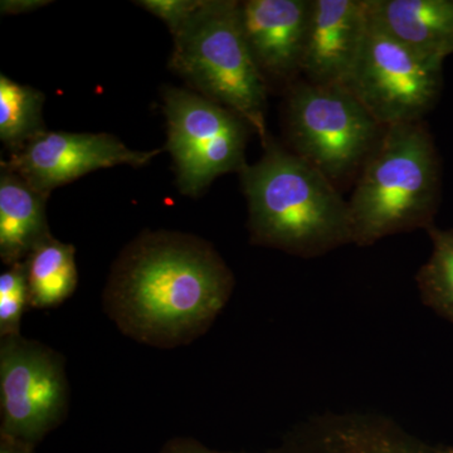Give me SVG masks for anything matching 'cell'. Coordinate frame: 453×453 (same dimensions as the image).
Listing matches in <instances>:
<instances>
[{
	"mask_svg": "<svg viewBox=\"0 0 453 453\" xmlns=\"http://www.w3.org/2000/svg\"><path fill=\"white\" fill-rule=\"evenodd\" d=\"M441 190L440 155L427 124L386 127L349 201L353 243L368 247L389 235L431 228Z\"/></svg>",
	"mask_w": 453,
	"mask_h": 453,
	"instance_id": "cell-3",
	"label": "cell"
},
{
	"mask_svg": "<svg viewBox=\"0 0 453 453\" xmlns=\"http://www.w3.org/2000/svg\"><path fill=\"white\" fill-rule=\"evenodd\" d=\"M31 309H52L73 294L79 282L76 250L53 235L38 244L25 261Z\"/></svg>",
	"mask_w": 453,
	"mask_h": 453,
	"instance_id": "cell-15",
	"label": "cell"
},
{
	"mask_svg": "<svg viewBox=\"0 0 453 453\" xmlns=\"http://www.w3.org/2000/svg\"><path fill=\"white\" fill-rule=\"evenodd\" d=\"M160 153V149L133 150L110 134L46 131L25 149L3 160L2 170L22 178L49 198L56 188L88 173L118 165L140 168Z\"/></svg>",
	"mask_w": 453,
	"mask_h": 453,
	"instance_id": "cell-9",
	"label": "cell"
},
{
	"mask_svg": "<svg viewBox=\"0 0 453 453\" xmlns=\"http://www.w3.org/2000/svg\"><path fill=\"white\" fill-rule=\"evenodd\" d=\"M169 67L202 96L237 113L267 144V81L244 37L240 2L204 0L174 35Z\"/></svg>",
	"mask_w": 453,
	"mask_h": 453,
	"instance_id": "cell-4",
	"label": "cell"
},
{
	"mask_svg": "<svg viewBox=\"0 0 453 453\" xmlns=\"http://www.w3.org/2000/svg\"><path fill=\"white\" fill-rule=\"evenodd\" d=\"M442 65L416 55L369 17L365 40L344 86L380 127L412 124L436 105Z\"/></svg>",
	"mask_w": 453,
	"mask_h": 453,
	"instance_id": "cell-7",
	"label": "cell"
},
{
	"mask_svg": "<svg viewBox=\"0 0 453 453\" xmlns=\"http://www.w3.org/2000/svg\"><path fill=\"white\" fill-rule=\"evenodd\" d=\"M31 308L25 262L0 275V338L20 335V323Z\"/></svg>",
	"mask_w": 453,
	"mask_h": 453,
	"instance_id": "cell-18",
	"label": "cell"
},
{
	"mask_svg": "<svg viewBox=\"0 0 453 453\" xmlns=\"http://www.w3.org/2000/svg\"><path fill=\"white\" fill-rule=\"evenodd\" d=\"M163 98L165 149L184 196L196 198L220 175L247 165L244 154L253 130L237 113L188 89L168 88Z\"/></svg>",
	"mask_w": 453,
	"mask_h": 453,
	"instance_id": "cell-6",
	"label": "cell"
},
{
	"mask_svg": "<svg viewBox=\"0 0 453 453\" xmlns=\"http://www.w3.org/2000/svg\"><path fill=\"white\" fill-rule=\"evenodd\" d=\"M203 2L204 0H140L135 4L162 19L174 37L192 19Z\"/></svg>",
	"mask_w": 453,
	"mask_h": 453,
	"instance_id": "cell-19",
	"label": "cell"
},
{
	"mask_svg": "<svg viewBox=\"0 0 453 453\" xmlns=\"http://www.w3.org/2000/svg\"><path fill=\"white\" fill-rule=\"evenodd\" d=\"M286 127L292 151L338 188L360 174L386 130L344 85L305 80L288 88Z\"/></svg>",
	"mask_w": 453,
	"mask_h": 453,
	"instance_id": "cell-5",
	"label": "cell"
},
{
	"mask_svg": "<svg viewBox=\"0 0 453 453\" xmlns=\"http://www.w3.org/2000/svg\"><path fill=\"white\" fill-rule=\"evenodd\" d=\"M264 149L240 173L251 242L303 258L353 243L349 202L339 188L273 139Z\"/></svg>",
	"mask_w": 453,
	"mask_h": 453,
	"instance_id": "cell-2",
	"label": "cell"
},
{
	"mask_svg": "<svg viewBox=\"0 0 453 453\" xmlns=\"http://www.w3.org/2000/svg\"><path fill=\"white\" fill-rule=\"evenodd\" d=\"M47 196L22 178L2 170L0 175V258L8 267L25 262L50 237Z\"/></svg>",
	"mask_w": 453,
	"mask_h": 453,
	"instance_id": "cell-14",
	"label": "cell"
},
{
	"mask_svg": "<svg viewBox=\"0 0 453 453\" xmlns=\"http://www.w3.org/2000/svg\"><path fill=\"white\" fill-rule=\"evenodd\" d=\"M312 0H246L241 23L256 65L266 81L288 82L301 74Z\"/></svg>",
	"mask_w": 453,
	"mask_h": 453,
	"instance_id": "cell-10",
	"label": "cell"
},
{
	"mask_svg": "<svg viewBox=\"0 0 453 453\" xmlns=\"http://www.w3.org/2000/svg\"><path fill=\"white\" fill-rule=\"evenodd\" d=\"M0 453H35V445L0 434Z\"/></svg>",
	"mask_w": 453,
	"mask_h": 453,
	"instance_id": "cell-22",
	"label": "cell"
},
{
	"mask_svg": "<svg viewBox=\"0 0 453 453\" xmlns=\"http://www.w3.org/2000/svg\"><path fill=\"white\" fill-rule=\"evenodd\" d=\"M268 453H442L380 414H325L301 423Z\"/></svg>",
	"mask_w": 453,
	"mask_h": 453,
	"instance_id": "cell-11",
	"label": "cell"
},
{
	"mask_svg": "<svg viewBox=\"0 0 453 453\" xmlns=\"http://www.w3.org/2000/svg\"><path fill=\"white\" fill-rule=\"evenodd\" d=\"M70 408L65 359L35 340L0 338V434L37 445Z\"/></svg>",
	"mask_w": 453,
	"mask_h": 453,
	"instance_id": "cell-8",
	"label": "cell"
},
{
	"mask_svg": "<svg viewBox=\"0 0 453 453\" xmlns=\"http://www.w3.org/2000/svg\"><path fill=\"white\" fill-rule=\"evenodd\" d=\"M159 453H238V452H219L203 446L193 438H173L168 441ZM244 453V452H241Z\"/></svg>",
	"mask_w": 453,
	"mask_h": 453,
	"instance_id": "cell-20",
	"label": "cell"
},
{
	"mask_svg": "<svg viewBox=\"0 0 453 453\" xmlns=\"http://www.w3.org/2000/svg\"><path fill=\"white\" fill-rule=\"evenodd\" d=\"M369 26L368 0H312L301 74L315 85H344Z\"/></svg>",
	"mask_w": 453,
	"mask_h": 453,
	"instance_id": "cell-12",
	"label": "cell"
},
{
	"mask_svg": "<svg viewBox=\"0 0 453 453\" xmlns=\"http://www.w3.org/2000/svg\"><path fill=\"white\" fill-rule=\"evenodd\" d=\"M234 288V273L207 241L145 231L113 264L104 310L125 336L149 347L179 348L208 332Z\"/></svg>",
	"mask_w": 453,
	"mask_h": 453,
	"instance_id": "cell-1",
	"label": "cell"
},
{
	"mask_svg": "<svg viewBox=\"0 0 453 453\" xmlns=\"http://www.w3.org/2000/svg\"><path fill=\"white\" fill-rule=\"evenodd\" d=\"M44 101L40 89L0 76V139L11 154L46 133L42 115Z\"/></svg>",
	"mask_w": 453,
	"mask_h": 453,
	"instance_id": "cell-16",
	"label": "cell"
},
{
	"mask_svg": "<svg viewBox=\"0 0 453 453\" xmlns=\"http://www.w3.org/2000/svg\"><path fill=\"white\" fill-rule=\"evenodd\" d=\"M369 17L416 55L443 65L453 55V0H368Z\"/></svg>",
	"mask_w": 453,
	"mask_h": 453,
	"instance_id": "cell-13",
	"label": "cell"
},
{
	"mask_svg": "<svg viewBox=\"0 0 453 453\" xmlns=\"http://www.w3.org/2000/svg\"><path fill=\"white\" fill-rule=\"evenodd\" d=\"M441 452H442V453H453V449H441Z\"/></svg>",
	"mask_w": 453,
	"mask_h": 453,
	"instance_id": "cell-23",
	"label": "cell"
},
{
	"mask_svg": "<svg viewBox=\"0 0 453 453\" xmlns=\"http://www.w3.org/2000/svg\"><path fill=\"white\" fill-rule=\"evenodd\" d=\"M432 253L416 276L422 301L453 323V229H427Z\"/></svg>",
	"mask_w": 453,
	"mask_h": 453,
	"instance_id": "cell-17",
	"label": "cell"
},
{
	"mask_svg": "<svg viewBox=\"0 0 453 453\" xmlns=\"http://www.w3.org/2000/svg\"><path fill=\"white\" fill-rule=\"evenodd\" d=\"M50 0H2L0 12L7 16H18V14L29 13L37 9L50 5Z\"/></svg>",
	"mask_w": 453,
	"mask_h": 453,
	"instance_id": "cell-21",
	"label": "cell"
}]
</instances>
